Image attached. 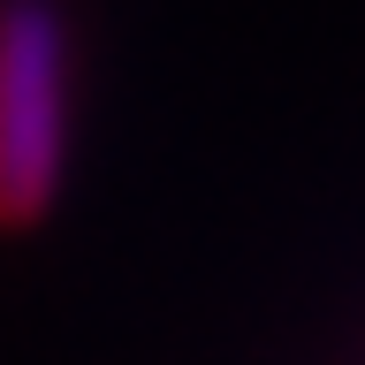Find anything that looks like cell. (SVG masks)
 Instances as JSON below:
<instances>
[{
  "label": "cell",
  "instance_id": "6da1fadb",
  "mask_svg": "<svg viewBox=\"0 0 365 365\" xmlns=\"http://www.w3.org/2000/svg\"><path fill=\"white\" fill-rule=\"evenodd\" d=\"M76 46L53 0H0V228H31L68 175Z\"/></svg>",
  "mask_w": 365,
  "mask_h": 365
}]
</instances>
